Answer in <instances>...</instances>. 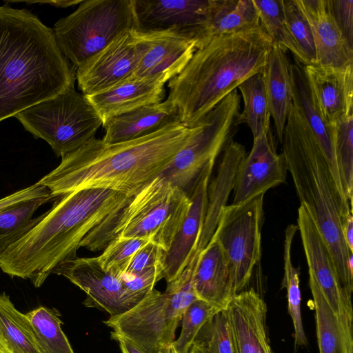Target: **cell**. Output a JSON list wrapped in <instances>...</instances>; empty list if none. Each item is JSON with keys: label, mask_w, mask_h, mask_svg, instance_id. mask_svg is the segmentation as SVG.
Returning <instances> with one entry per match:
<instances>
[{"label": "cell", "mask_w": 353, "mask_h": 353, "mask_svg": "<svg viewBox=\"0 0 353 353\" xmlns=\"http://www.w3.org/2000/svg\"><path fill=\"white\" fill-rule=\"evenodd\" d=\"M128 194L108 189L65 194L0 257V269L40 287L61 263L77 257L85 236Z\"/></svg>", "instance_id": "obj_3"}, {"label": "cell", "mask_w": 353, "mask_h": 353, "mask_svg": "<svg viewBox=\"0 0 353 353\" xmlns=\"http://www.w3.org/2000/svg\"><path fill=\"white\" fill-rule=\"evenodd\" d=\"M0 353H8L3 347L0 345Z\"/></svg>", "instance_id": "obj_48"}, {"label": "cell", "mask_w": 353, "mask_h": 353, "mask_svg": "<svg viewBox=\"0 0 353 353\" xmlns=\"http://www.w3.org/2000/svg\"><path fill=\"white\" fill-rule=\"evenodd\" d=\"M224 310L236 353H274L268 334L267 305L256 291L235 294Z\"/></svg>", "instance_id": "obj_19"}, {"label": "cell", "mask_w": 353, "mask_h": 353, "mask_svg": "<svg viewBox=\"0 0 353 353\" xmlns=\"http://www.w3.org/2000/svg\"><path fill=\"white\" fill-rule=\"evenodd\" d=\"M164 85L157 81L132 77L87 97L98 112L103 124L116 116L162 102L165 92Z\"/></svg>", "instance_id": "obj_23"}, {"label": "cell", "mask_w": 353, "mask_h": 353, "mask_svg": "<svg viewBox=\"0 0 353 353\" xmlns=\"http://www.w3.org/2000/svg\"><path fill=\"white\" fill-rule=\"evenodd\" d=\"M272 41L261 24L249 30L212 37L168 81V99L181 123L196 125L245 80L265 68Z\"/></svg>", "instance_id": "obj_4"}, {"label": "cell", "mask_w": 353, "mask_h": 353, "mask_svg": "<svg viewBox=\"0 0 353 353\" xmlns=\"http://www.w3.org/2000/svg\"><path fill=\"white\" fill-rule=\"evenodd\" d=\"M303 67L322 118L328 127L353 114V64L346 67L309 64Z\"/></svg>", "instance_id": "obj_20"}, {"label": "cell", "mask_w": 353, "mask_h": 353, "mask_svg": "<svg viewBox=\"0 0 353 353\" xmlns=\"http://www.w3.org/2000/svg\"><path fill=\"white\" fill-rule=\"evenodd\" d=\"M261 25L253 0H212L207 37L246 31Z\"/></svg>", "instance_id": "obj_28"}, {"label": "cell", "mask_w": 353, "mask_h": 353, "mask_svg": "<svg viewBox=\"0 0 353 353\" xmlns=\"http://www.w3.org/2000/svg\"><path fill=\"white\" fill-rule=\"evenodd\" d=\"M214 164L201 172L188 196L190 208L176 234L162 263V279L167 283L176 279L194 256L208 205V190Z\"/></svg>", "instance_id": "obj_18"}, {"label": "cell", "mask_w": 353, "mask_h": 353, "mask_svg": "<svg viewBox=\"0 0 353 353\" xmlns=\"http://www.w3.org/2000/svg\"><path fill=\"white\" fill-rule=\"evenodd\" d=\"M54 198L50 195L33 199L15 205L0 213V257L10 245L39 221L42 214L33 218L37 210Z\"/></svg>", "instance_id": "obj_32"}, {"label": "cell", "mask_w": 353, "mask_h": 353, "mask_svg": "<svg viewBox=\"0 0 353 353\" xmlns=\"http://www.w3.org/2000/svg\"><path fill=\"white\" fill-rule=\"evenodd\" d=\"M191 350L198 353H236L224 309L203 326Z\"/></svg>", "instance_id": "obj_37"}, {"label": "cell", "mask_w": 353, "mask_h": 353, "mask_svg": "<svg viewBox=\"0 0 353 353\" xmlns=\"http://www.w3.org/2000/svg\"><path fill=\"white\" fill-rule=\"evenodd\" d=\"M212 0H133L137 30L170 32L196 41L208 42Z\"/></svg>", "instance_id": "obj_12"}, {"label": "cell", "mask_w": 353, "mask_h": 353, "mask_svg": "<svg viewBox=\"0 0 353 353\" xmlns=\"http://www.w3.org/2000/svg\"><path fill=\"white\" fill-rule=\"evenodd\" d=\"M330 11L343 37L353 48V1L327 0Z\"/></svg>", "instance_id": "obj_43"}, {"label": "cell", "mask_w": 353, "mask_h": 353, "mask_svg": "<svg viewBox=\"0 0 353 353\" xmlns=\"http://www.w3.org/2000/svg\"><path fill=\"white\" fill-rule=\"evenodd\" d=\"M190 353H194V352L192 350H190Z\"/></svg>", "instance_id": "obj_49"}, {"label": "cell", "mask_w": 353, "mask_h": 353, "mask_svg": "<svg viewBox=\"0 0 353 353\" xmlns=\"http://www.w3.org/2000/svg\"><path fill=\"white\" fill-rule=\"evenodd\" d=\"M181 123L177 108L168 99L112 117L103 124L102 141L114 144L141 138L165 126Z\"/></svg>", "instance_id": "obj_22"}, {"label": "cell", "mask_w": 353, "mask_h": 353, "mask_svg": "<svg viewBox=\"0 0 353 353\" xmlns=\"http://www.w3.org/2000/svg\"><path fill=\"white\" fill-rule=\"evenodd\" d=\"M260 23L272 41L284 51H289L296 61L307 65V61L288 31L283 12L282 0H253Z\"/></svg>", "instance_id": "obj_35"}, {"label": "cell", "mask_w": 353, "mask_h": 353, "mask_svg": "<svg viewBox=\"0 0 353 353\" xmlns=\"http://www.w3.org/2000/svg\"><path fill=\"white\" fill-rule=\"evenodd\" d=\"M35 138L46 141L58 157L94 137L102 119L87 96L70 87L14 117Z\"/></svg>", "instance_id": "obj_9"}, {"label": "cell", "mask_w": 353, "mask_h": 353, "mask_svg": "<svg viewBox=\"0 0 353 353\" xmlns=\"http://www.w3.org/2000/svg\"><path fill=\"white\" fill-rule=\"evenodd\" d=\"M76 70L52 29L26 8L0 6V122L74 86Z\"/></svg>", "instance_id": "obj_2"}, {"label": "cell", "mask_w": 353, "mask_h": 353, "mask_svg": "<svg viewBox=\"0 0 353 353\" xmlns=\"http://www.w3.org/2000/svg\"><path fill=\"white\" fill-rule=\"evenodd\" d=\"M282 7L287 28L303 54L307 65L316 64L312 32L297 0H282Z\"/></svg>", "instance_id": "obj_39"}, {"label": "cell", "mask_w": 353, "mask_h": 353, "mask_svg": "<svg viewBox=\"0 0 353 353\" xmlns=\"http://www.w3.org/2000/svg\"><path fill=\"white\" fill-rule=\"evenodd\" d=\"M188 194L160 175L133 193L81 241L79 248L104 250L118 239H144L169 249L190 206Z\"/></svg>", "instance_id": "obj_6"}, {"label": "cell", "mask_w": 353, "mask_h": 353, "mask_svg": "<svg viewBox=\"0 0 353 353\" xmlns=\"http://www.w3.org/2000/svg\"><path fill=\"white\" fill-rule=\"evenodd\" d=\"M148 242L144 239H118L110 242L97 257L105 270L119 278L131 257Z\"/></svg>", "instance_id": "obj_40"}, {"label": "cell", "mask_w": 353, "mask_h": 353, "mask_svg": "<svg viewBox=\"0 0 353 353\" xmlns=\"http://www.w3.org/2000/svg\"><path fill=\"white\" fill-rule=\"evenodd\" d=\"M297 230V225L290 224L285 231L284 276L281 285L282 288H285L287 291L288 310L294 329V343L299 347L306 345L307 342L301 312L299 270L294 267L291 259L292 241Z\"/></svg>", "instance_id": "obj_31"}, {"label": "cell", "mask_w": 353, "mask_h": 353, "mask_svg": "<svg viewBox=\"0 0 353 353\" xmlns=\"http://www.w3.org/2000/svg\"><path fill=\"white\" fill-rule=\"evenodd\" d=\"M135 32L143 52L134 78L165 83L183 70L198 49L196 41L174 32Z\"/></svg>", "instance_id": "obj_17"}, {"label": "cell", "mask_w": 353, "mask_h": 353, "mask_svg": "<svg viewBox=\"0 0 353 353\" xmlns=\"http://www.w3.org/2000/svg\"><path fill=\"white\" fill-rule=\"evenodd\" d=\"M291 75L292 104L301 113L315 137L327 161L336 185L344 195L334 157L331 129L322 118L303 65L296 61L291 63Z\"/></svg>", "instance_id": "obj_27"}, {"label": "cell", "mask_w": 353, "mask_h": 353, "mask_svg": "<svg viewBox=\"0 0 353 353\" xmlns=\"http://www.w3.org/2000/svg\"><path fill=\"white\" fill-rule=\"evenodd\" d=\"M161 279L162 265L159 264L120 279L128 292L142 300Z\"/></svg>", "instance_id": "obj_42"}, {"label": "cell", "mask_w": 353, "mask_h": 353, "mask_svg": "<svg viewBox=\"0 0 353 353\" xmlns=\"http://www.w3.org/2000/svg\"><path fill=\"white\" fill-rule=\"evenodd\" d=\"M83 0H60V1H26V3H48L51 6L59 7V8H66L71 6L80 4Z\"/></svg>", "instance_id": "obj_47"}, {"label": "cell", "mask_w": 353, "mask_h": 353, "mask_svg": "<svg viewBox=\"0 0 353 353\" xmlns=\"http://www.w3.org/2000/svg\"><path fill=\"white\" fill-rule=\"evenodd\" d=\"M281 144L300 203L327 245L342 288L352 296L353 252L343 238L341 219L352 212V205L338 188L315 137L293 104Z\"/></svg>", "instance_id": "obj_5"}, {"label": "cell", "mask_w": 353, "mask_h": 353, "mask_svg": "<svg viewBox=\"0 0 353 353\" xmlns=\"http://www.w3.org/2000/svg\"><path fill=\"white\" fill-rule=\"evenodd\" d=\"M341 230L343 238L349 250L353 252V216L352 212L341 219Z\"/></svg>", "instance_id": "obj_45"}, {"label": "cell", "mask_w": 353, "mask_h": 353, "mask_svg": "<svg viewBox=\"0 0 353 353\" xmlns=\"http://www.w3.org/2000/svg\"><path fill=\"white\" fill-rule=\"evenodd\" d=\"M245 156V147L233 140L223 150L216 175L208 185L207 210L196 254L200 253L212 239L216 229L221 210L226 205L228 199L233 190L238 168Z\"/></svg>", "instance_id": "obj_24"}, {"label": "cell", "mask_w": 353, "mask_h": 353, "mask_svg": "<svg viewBox=\"0 0 353 353\" xmlns=\"http://www.w3.org/2000/svg\"><path fill=\"white\" fill-rule=\"evenodd\" d=\"M240 96L234 90L199 123L185 145L176 154L161 176L188 194L204 169L216 157L236 133Z\"/></svg>", "instance_id": "obj_10"}, {"label": "cell", "mask_w": 353, "mask_h": 353, "mask_svg": "<svg viewBox=\"0 0 353 353\" xmlns=\"http://www.w3.org/2000/svg\"><path fill=\"white\" fill-rule=\"evenodd\" d=\"M54 274L61 275L87 295L83 305L120 315L141 300L128 292L119 278L105 270L98 257H75L59 264Z\"/></svg>", "instance_id": "obj_13"}, {"label": "cell", "mask_w": 353, "mask_h": 353, "mask_svg": "<svg viewBox=\"0 0 353 353\" xmlns=\"http://www.w3.org/2000/svg\"><path fill=\"white\" fill-rule=\"evenodd\" d=\"M270 116L280 143L292 105L291 63L286 52L272 44L268 63L262 72Z\"/></svg>", "instance_id": "obj_26"}, {"label": "cell", "mask_w": 353, "mask_h": 353, "mask_svg": "<svg viewBox=\"0 0 353 353\" xmlns=\"http://www.w3.org/2000/svg\"><path fill=\"white\" fill-rule=\"evenodd\" d=\"M196 256L192 276L196 298L224 309L233 294L228 263L219 244L212 237Z\"/></svg>", "instance_id": "obj_25"}, {"label": "cell", "mask_w": 353, "mask_h": 353, "mask_svg": "<svg viewBox=\"0 0 353 353\" xmlns=\"http://www.w3.org/2000/svg\"><path fill=\"white\" fill-rule=\"evenodd\" d=\"M297 226L307 260L309 275L319 286L336 318L353 314L352 296L342 288L329 250L305 206L298 209Z\"/></svg>", "instance_id": "obj_16"}, {"label": "cell", "mask_w": 353, "mask_h": 353, "mask_svg": "<svg viewBox=\"0 0 353 353\" xmlns=\"http://www.w3.org/2000/svg\"><path fill=\"white\" fill-rule=\"evenodd\" d=\"M187 266L167 283L165 292L153 289L132 308L103 323L145 353H169L183 312L198 299L192 286L194 268Z\"/></svg>", "instance_id": "obj_7"}, {"label": "cell", "mask_w": 353, "mask_h": 353, "mask_svg": "<svg viewBox=\"0 0 353 353\" xmlns=\"http://www.w3.org/2000/svg\"><path fill=\"white\" fill-rule=\"evenodd\" d=\"M192 351H194V350H192ZM194 353H198V352H195V351H194Z\"/></svg>", "instance_id": "obj_50"}, {"label": "cell", "mask_w": 353, "mask_h": 353, "mask_svg": "<svg viewBox=\"0 0 353 353\" xmlns=\"http://www.w3.org/2000/svg\"><path fill=\"white\" fill-rule=\"evenodd\" d=\"M0 345L8 353H41L26 314L0 294Z\"/></svg>", "instance_id": "obj_29"}, {"label": "cell", "mask_w": 353, "mask_h": 353, "mask_svg": "<svg viewBox=\"0 0 353 353\" xmlns=\"http://www.w3.org/2000/svg\"><path fill=\"white\" fill-rule=\"evenodd\" d=\"M309 285L315 310L319 353H343L336 316L314 279L309 275Z\"/></svg>", "instance_id": "obj_36"}, {"label": "cell", "mask_w": 353, "mask_h": 353, "mask_svg": "<svg viewBox=\"0 0 353 353\" xmlns=\"http://www.w3.org/2000/svg\"><path fill=\"white\" fill-rule=\"evenodd\" d=\"M143 52L135 30L123 33L76 70L79 88L88 96L132 78Z\"/></svg>", "instance_id": "obj_14"}, {"label": "cell", "mask_w": 353, "mask_h": 353, "mask_svg": "<svg viewBox=\"0 0 353 353\" xmlns=\"http://www.w3.org/2000/svg\"><path fill=\"white\" fill-rule=\"evenodd\" d=\"M131 30H137L133 0H83L52 29L60 50L76 69Z\"/></svg>", "instance_id": "obj_8"}, {"label": "cell", "mask_w": 353, "mask_h": 353, "mask_svg": "<svg viewBox=\"0 0 353 353\" xmlns=\"http://www.w3.org/2000/svg\"><path fill=\"white\" fill-rule=\"evenodd\" d=\"M50 195V192L46 187L36 183L0 199V213L22 202Z\"/></svg>", "instance_id": "obj_44"}, {"label": "cell", "mask_w": 353, "mask_h": 353, "mask_svg": "<svg viewBox=\"0 0 353 353\" xmlns=\"http://www.w3.org/2000/svg\"><path fill=\"white\" fill-rule=\"evenodd\" d=\"M263 197L223 206L212 236L226 259L233 296L245 288L260 261Z\"/></svg>", "instance_id": "obj_11"}, {"label": "cell", "mask_w": 353, "mask_h": 353, "mask_svg": "<svg viewBox=\"0 0 353 353\" xmlns=\"http://www.w3.org/2000/svg\"><path fill=\"white\" fill-rule=\"evenodd\" d=\"M333 149L343 192L352 205L353 114L330 126Z\"/></svg>", "instance_id": "obj_34"}, {"label": "cell", "mask_w": 353, "mask_h": 353, "mask_svg": "<svg viewBox=\"0 0 353 353\" xmlns=\"http://www.w3.org/2000/svg\"><path fill=\"white\" fill-rule=\"evenodd\" d=\"M194 130L170 124L145 137L114 144L92 138L61 157L60 164L39 184L56 198L89 188L131 194L161 175Z\"/></svg>", "instance_id": "obj_1"}, {"label": "cell", "mask_w": 353, "mask_h": 353, "mask_svg": "<svg viewBox=\"0 0 353 353\" xmlns=\"http://www.w3.org/2000/svg\"><path fill=\"white\" fill-rule=\"evenodd\" d=\"M221 310L201 299L194 301L183 312L181 334L172 343L169 353H190L201 329Z\"/></svg>", "instance_id": "obj_38"}, {"label": "cell", "mask_w": 353, "mask_h": 353, "mask_svg": "<svg viewBox=\"0 0 353 353\" xmlns=\"http://www.w3.org/2000/svg\"><path fill=\"white\" fill-rule=\"evenodd\" d=\"M243 97V110L240 112L241 124L250 127L253 139L271 130L270 114L262 72L255 74L238 86Z\"/></svg>", "instance_id": "obj_30"}, {"label": "cell", "mask_w": 353, "mask_h": 353, "mask_svg": "<svg viewBox=\"0 0 353 353\" xmlns=\"http://www.w3.org/2000/svg\"><path fill=\"white\" fill-rule=\"evenodd\" d=\"M287 171L283 153L276 152L271 129L253 139L251 151L241 162L234 179L232 204H241L285 183Z\"/></svg>", "instance_id": "obj_15"}, {"label": "cell", "mask_w": 353, "mask_h": 353, "mask_svg": "<svg viewBox=\"0 0 353 353\" xmlns=\"http://www.w3.org/2000/svg\"><path fill=\"white\" fill-rule=\"evenodd\" d=\"M165 251L150 241L140 248L126 263L119 278L136 274L147 268L163 263Z\"/></svg>", "instance_id": "obj_41"}, {"label": "cell", "mask_w": 353, "mask_h": 353, "mask_svg": "<svg viewBox=\"0 0 353 353\" xmlns=\"http://www.w3.org/2000/svg\"><path fill=\"white\" fill-rule=\"evenodd\" d=\"M41 353H74L55 311L40 306L26 314Z\"/></svg>", "instance_id": "obj_33"}, {"label": "cell", "mask_w": 353, "mask_h": 353, "mask_svg": "<svg viewBox=\"0 0 353 353\" xmlns=\"http://www.w3.org/2000/svg\"><path fill=\"white\" fill-rule=\"evenodd\" d=\"M314 37L316 64L346 67L353 64V48L343 37L327 0H297Z\"/></svg>", "instance_id": "obj_21"}, {"label": "cell", "mask_w": 353, "mask_h": 353, "mask_svg": "<svg viewBox=\"0 0 353 353\" xmlns=\"http://www.w3.org/2000/svg\"><path fill=\"white\" fill-rule=\"evenodd\" d=\"M111 338L119 342L122 353H145L134 343L113 332H111Z\"/></svg>", "instance_id": "obj_46"}]
</instances>
